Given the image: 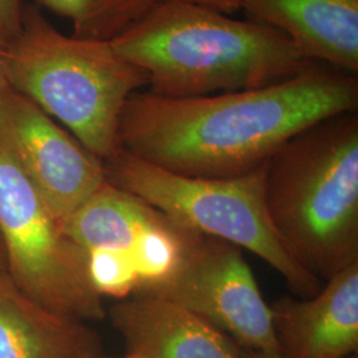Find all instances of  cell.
Listing matches in <instances>:
<instances>
[{
  "mask_svg": "<svg viewBox=\"0 0 358 358\" xmlns=\"http://www.w3.org/2000/svg\"><path fill=\"white\" fill-rule=\"evenodd\" d=\"M310 297L282 296L271 308L284 358H346L358 350V262Z\"/></svg>",
  "mask_w": 358,
  "mask_h": 358,
  "instance_id": "9",
  "label": "cell"
},
{
  "mask_svg": "<svg viewBox=\"0 0 358 358\" xmlns=\"http://www.w3.org/2000/svg\"><path fill=\"white\" fill-rule=\"evenodd\" d=\"M158 215L157 208L106 180L62 222L66 235L85 252L103 250L131 255Z\"/></svg>",
  "mask_w": 358,
  "mask_h": 358,
  "instance_id": "12",
  "label": "cell"
},
{
  "mask_svg": "<svg viewBox=\"0 0 358 358\" xmlns=\"http://www.w3.org/2000/svg\"><path fill=\"white\" fill-rule=\"evenodd\" d=\"M0 146L60 220L106 182L103 161L11 87L0 96Z\"/></svg>",
  "mask_w": 358,
  "mask_h": 358,
  "instance_id": "8",
  "label": "cell"
},
{
  "mask_svg": "<svg viewBox=\"0 0 358 358\" xmlns=\"http://www.w3.org/2000/svg\"><path fill=\"white\" fill-rule=\"evenodd\" d=\"M103 358H106V357H103ZM122 358H138V357H137V356H134V355H131V353H128V355H127V356H125V357H122Z\"/></svg>",
  "mask_w": 358,
  "mask_h": 358,
  "instance_id": "19",
  "label": "cell"
},
{
  "mask_svg": "<svg viewBox=\"0 0 358 358\" xmlns=\"http://www.w3.org/2000/svg\"><path fill=\"white\" fill-rule=\"evenodd\" d=\"M10 38H7L1 31H0V96L3 94V92L10 87L8 80H7V73H6V60H4V55H6V48H7V43Z\"/></svg>",
  "mask_w": 358,
  "mask_h": 358,
  "instance_id": "17",
  "label": "cell"
},
{
  "mask_svg": "<svg viewBox=\"0 0 358 358\" xmlns=\"http://www.w3.org/2000/svg\"><path fill=\"white\" fill-rule=\"evenodd\" d=\"M143 294L186 308L241 349L280 353L271 308L243 250L234 244L194 231L178 268L166 282Z\"/></svg>",
  "mask_w": 358,
  "mask_h": 358,
  "instance_id": "7",
  "label": "cell"
},
{
  "mask_svg": "<svg viewBox=\"0 0 358 358\" xmlns=\"http://www.w3.org/2000/svg\"><path fill=\"white\" fill-rule=\"evenodd\" d=\"M247 20L271 27L315 63L358 73V0H242Z\"/></svg>",
  "mask_w": 358,
  "mask_h": 358,
  "instance_id": "11",
  "label": "cell"
},
{
  "mask_svg": "<svg viewBox=\"0 0 358 358\" xmlns=\"http://www.w3.org/2000/svg\"><path fill=\"white\" fill-rule=\"evenodd\" d=\"M266 164L238 177L202 178L155 166L120 148L103 166L110 185L189 230L255 254L294 296L310 297L320 291L321 282L285 250L271 223L264 198Z\"/></svg>",
  "mask_w": 358,
  "mask_h": 358,
  "instance_id": "5",
  "label": "cell"
},
{
  "mask_svg": "<svg viewBox=\"0 0 358 358\" xmlns=\"http://www.w3.org/2000/svg\"><path fill=\"white\" fill-rule=\"evenodd\" d=\"M243 358H284L280 353H271V352H257V350H245L242 349Z\"/></svg>",
  "mask_w": 358,
  "mask_h": 358,
  "instance_id": "18",
  "label": "cell"
},
{
  "mask_svg": "<svg viewBox=\"0 0 358 358\" xmlns=\"http://www.w3.org/2000/svg\"><path fill=\"white\" fill-rule=\"evenodd\" d=\"M357 109V75L315 63L254 90L187 99L136 92L121 115L118 140L129 153L169 171L231 178L263 166L308 127Z\"/></svg>",
  "mask_w": 358,
  "mask_h": 358,
  "instance_id": "1",
  "label": "cell"
},
{
  "mask_svg": "<svg viewBox=\"0 0 358 358\" xmlns=\"http://www.w3.org/2000/svg\"><path fill=\"white\" fill-rule=\"evenodd\" d=\"M4 60L13 90L103 162L117 153L124 108L146 77L112 43L65 35L35 4L24 3L20 31L8 40Z\"/></svg>",
  "mask_w": 358,
  "mask_h": 358,
  "instance_id": "4",
  "label": "cell"
},
{
  "mask_svg": "<svg viewBox=\"0 0 358 358\" xmlns=\"http://www.w3.org/2000/svg\"><path fill=\"white\" fill-rule=\"evenodd\" d=\"M23 7V0H0V31L8 38L20 31Z\"/></svg>",
  "mask_w": 358,
  "mask_h": 358,
  "instance_id": "15",
  "label": "cell"
},
{
  "mask_svg": "<svg viewBox=\"0 0 358 358\" xmlns=\"http://www.w3.org/2000/svg\"><path fill=\"white\" fill-rule=\"evenodd\" d=\"M108 315L128 353L138 358H243L227 334L155 294H131Z\"/></svg>",
  "mask_w": 358,
  "mask_h": 358,
  "instance_id": "10",
  "label": "cell"
},
{
  "mask_svg": "<svg viewBox=\"0 0 358 358\" xmlns=\"http://www.w3.org/2000/svg\"><path fill=\"white\" fill-rule=\"evenodd\" d=\"M271 223L294 260L327 282L358 262V113L319 121L266 164Z\"/></svg>",
  "mask_w": 358,
  "mask_h": 358,
  "instance_id": "3",
  "label": "cell"
},
{
  "mask_svg": "<svg viewBox=\"0 0 358 358\" xmlns=\"http://www.w3.org/2000/svg\"><path fill=\"white\" fill-rule=\"evenodd\" d=\"M112 45L171 99L262 88L315 64L282 32L187 0H164Z\"/></svg>",
  "mask_w": 358,
  "mask_h": 358,
  "instance_id": "2",
  "label": "cell"
},
{
  "mask_svg": "<svg viewBox=\"0 0 358 358\" xmlns=\"http://www.w3.org/2000/svg\"><path fill=\"white\" fill-rule=\"evenodd\" d=\"M90 284L103 296L124 300L141 288V282L128 254L96 250L87 252Z\"/></svg>",
  "mask_w": 358,
  "mask_h": 358,
  "instance_id": "14",
  "label": "cell"
},
{
  "mask_svg": "<svg viewBox=\"0 0 358 358\" xmlns=\"http://www.w3.org/2000/svg\"><path fill=\"white\" fill-rule=\"evenodd\" d=\"M164 0H35L45 8L69 20L72 35L108 41L120 38L137 26Z\"/></svg>",
  "mask_w": 358,
  "mask_h": 358,
  "instance_id": "13",
  "label": "cell"
},
{
  "mask_svg": "<svg viewBox=\"0 0 358 358\" xmlns=\"http://www.w3.org/2000/svg\"><path fill=\"white\" fill-rule=\"evenodd\" d=\"M0 241L15 279L38 306L85 322L105 319L103 297L90 284L87 252L1 146Z\"/></svg>",
  "mask_w": 358,
  "mask_h": 358,
  "instance_id": "6",
  "label": "cell"
},
{
  "mask_svg": "<svg viewBox=\"0 0 358 358\" xmlns=\"http://www.w3.org/2000/svg\"><path fill=\"white\" fill-rule=\"evenodd\" d=\"M187 1H192L227 15L241 11V7H242V0H187Z\"/></svg>",
  "mask_w": 358,
  "mask_h": 358,
  "instance_id": "16",
  "label": "cell"
},
{
  "mask_svg": "<svg viewBox=\"0 0 358 358\" xmlns=\"http://www.w3.org/2000/svg\"><path fill=\"white\" fill-rule=\"evenodd\" d=\"M346 358H358V356L357 355H352V356H349V357Z\"/></svg>",
  "mask_w": 358,
  "mask_h": 358,
  "instance_id": "20",
  "label": "cell"
}]
</instances>
